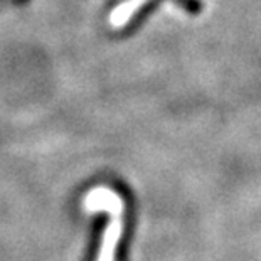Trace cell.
Masks as SVG:
<instances>
[{"instance_id":"obj_2","label":"cell","mask_w":261,"mask_h":261,"mask_svg":"<svg viewBox=\"0 0 261 261\" xmlns=\"http://www.w3.org/2000/svg\"><path fill=\"white\" fill-rule=\"evenodd\" d=\"M145 2H147V0H126V2H123L120 7H116L113 10L112 15H110V22H112V25L113 27L125 25L126 20H128Z\"/></svg>"},{"instance_id":"obj_1","label":"cell","mask_w":261,"mask_h":261,"mask_svg":"<svg viewBox=\"0 0 261 261\" xmlns=\"http://www.w3.org/2000/svg\"><path fill=\"white\" fill-rule=\"evenodd\" d=\"M86 207L88 209H107L112 213V221L103 234L101 248H99V258L98 261H113V253L118 243L120 232H121V201L115 192L110 189H94L86 196Z\"/></svg>"}]
</instances>
